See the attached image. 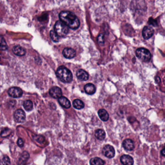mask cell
<instances>
[{
    "label": "cell",
    "mask_w": 165,
    "mask_h": 165,
    "mask_svg": "<svg viewBox=\"0 0 165 165\" xmlns=\"http://www.w3.org/2000/svg\"><path fill=\"white\" fill-rule=\"evenodd\" d=\"M61 22L72 30L78 29L80 25V20L73 13L70 11H62L59 14Z\"/></svg>",
    "instance_id": "cell-1"
},
{
    "label": "cell",
    "mask_w": 165,
    "mask_h": 165,
    "mask_svg": "<svg viewBox=\"0 0 165 165\" xmlns=\"http://www.w3.org/2000/svg\"><path fill=\"white\" fill-rule=\"evenodd\" d=\"M56 75L57 78L63 83H70L73 80L72 72L64 66L58 67Z\"/></svg>",
    "instance_id": "cell-2"
},
{
    "label": "cell",
    "mask_w": 165,
    "mask_h": 165,
    "mask_svg": "<svg viewBox=\"0 0 165 165\" xmlns=\"http://www.w3.org/2000/svg\"><path fill=\"white\" fill-rule=\"evenodd\" d=\"M54 28L59 37H65L69 32V27L61 20H58L56 22Z\"/></svg>",
    "instance_id": "cell-3"
},
{
    "label": "cell",
    "mask_w": 165,
    "mask_h": 165,
    "mask_svg": "<svg viewBox=\"0 0 165 165\" xmlns=\"http://www.w3.org/2000/svg\"><path fill=\"white\" fill-rule=\"evenodd\" d=\"M136 54L137 57L144 62L147 63L151 60V54L150 51L146 49L143 47L139 48L137 49Z\"/></svg>",
    "instance_id": "cell-4"
},
{
    "label": "cell",
    "mask_w": 165,
    "mask_h": 165,
    "mask_svg": "<svg viewBox=\"0 0 165 165\" xmlns=\"http://www.w3.org/2000/svg\"><path fill=\"white\" fill-rule=\"evenodd\" d=\"M14 118L15 121L18 123H23L26 120V114L23 110L18 109L15 112Z\"/></svg>",
    "instance_id": "cell-5"
},
{
    "label": "cell",
    "mask_w": 165,
    "mask_h": 165,
    "mask_svg": "<svg viewBox=\"0 0 165 165\" xmlns=\"http://www.w3.org/2000/svg\"><path fill=\"white\" fill-rule=\"evenodd\" d=\"M102 153L105 157L112 158L114 157L115 151L113 146L110 145H106L103 148Z\"/></svg>",
    "instance_id": "cell-6"
},
{
    "label": "cell",
    "mask_w": 165,
    "mask_h": 165,
    "mask_svg": "<svg viewBox=\"0 0 165 165\" xmlns=\"http://www.w3.org/2000/svg\"><path fill=\"white\" fill-rule=\"evenodd\" d=\"M8 94L13 98H19L23 95V92L19 87H13L8 91Z\"/></svg>",
    "instance_id": "cell-7"
},
{
    "label": "cell",
    "mask_w": 165,
    "mask_h": 165,
    "mask_svg": "<svg viewBox=\"0 0 165 165\" xmlns=\"http://www.w3.org/2000/svg\"><path fill=\"white\" fill-rule=\"evenodd\" d=\"M49 93L53 98H59L62 96V92L59 87L54 86L49 89Z\"/></svg>",
    "instance_id": "cell-8"
},
{
    "label": "cell",
    "mask_w": 165,
    "mask_h": 165,
    "mask_svg": "<svg viewBox=\"0 0 165 165\" xmlns=\"http://www.w3.org/2000/svg\"><path fill=\"white\" fill-rule=\"evenodd\" d=\"M154 32V29L148 26H145L142 30V36L145 39H149L152 37Z\"/></svg>",
    "instance_id": "cell-9"
},
{
    "label": "cell",
    "mask_w": 165,
    "mask_h": 165,
    "mask_svg": "<svg viewBox=\"0 0 165 165\" xmlns=\"http://www.w3.org/2000/svg\"><path fill=\"white\" fill-rule=\"evenodd\" d=\"M63 54L65 58L67 59H72L76 55V52L72 48L66 47L63 51Z\"/></svg>",
    "instance_id": "cell-10"
},
{
    "label": "cell",
    "mask_w": 165,
    "mask_h": 165,
    "mask_svg": "<svg viewBox=\"0 0 165 165\" xmlns=\"http://www.w3.org/2000/svg\"><path fill=\"white\" fill-rule=\"evenodd\" d=\"M120 161L123 165H133L134 164L133 158L127 154L122 155L120 158Z\"/></svg>",
    "instance_id": "cell-11"
},
{
    "label": "cell",
    "mask_w": 165,
    "mask_h": 165,
    "mask_svg": "<svg viewBox=\"0 0 165 165\" xmlns=\"http://www.w3.org/2000/svg\"><path fill=\"white\" fill-rule=\"evenodd\" d=\"M76 76L78 80L81 81H86L89 79V74L83 69H80L76 72Z\"/></svg>",
    "instance_id": "cell-12"
},
{
    "label": "cell",
    "mask_w": 165,
    "mask_h": 165,
    "mask_svg": "<svg viewBox=\"0 0 165 165\" xmlns=\"http://www.w3.org/2000/svg\"><path fill=\"white\" fill-rule=\"evenodd\" d=\"M122 146L126 150L132 151L135 148L134 143L132 139H127L124 140L122 142Z\"/></svg>",
    "instance_id": "cell-13"
},
{
    "label": "cell",
    "mask_w": 165,
    "mask_h": 165,
    "mask_svg": "<svg viewBox=\"0 0 165 165\" xmlns=\"http://www.w3.org/2000/svg\"><path fill=\"white\" fill-rule=\"evenodd\" d=\"M13 52L16 55L18 56H22L26 53L25 49L21 46H16L13 48Z\"/></svg>",
    "instance_id": "cell-14"
},
{
    "label": "cell",
    "mask_w": 165,
    "mask_h": 165,
    "mask_svg": "<svg viewBox=\"0 0 165 165\" xmlns=\"http://www.w3.org/2000/svg\"><path fill=\"white\" fill-rule=\"evenodd\" d=\"M84 91L88 95H92L96 92V88L92 83H87L84 86Z\"/></svg>",
    "instance_id": "cell-15"
},
{
    "label": "cell",
    "mask_w": 165,
    "mask_h": 165,
    "mask_svg": "<svg viewBox=\"0 0 165 165\" xmlns=\"http://www.w3.org/2000/svg\"><path fill=\"white\" fill-rule=\"evenodd\" d=\"M58 102L60 105L66 109H69L71 107L70 102L67 98L64 96H62L61 98L58 100Z\"/></svg>",
    "instance_id": "cell-16"
},
{
    "label": "cell",
    "mask_w": 165,
    "mask_h": 165,
    "mask_svg": "<svg viewBox=\"0 0 165 165\" xmlns=\"http://www.w3.org/2000/svg\"><path fill=\"white\" fill-rule=\"evenodd\" d=\"M98 116L102 121L107 122L109 119V114L105 110L100 109L98 112Z\"/></svg>",
    "instance_id": "cell-17"
},
{
    "label": "cell",
    "mask_w": 165,
    "mask_h": 165,
    "mask_svg": "<svg viewBox=\"0 0 165 165\" xmlns=\"http://www.w3.org/2000/svg\"><path fill=\"white\" fill-rule=\"evenodd\" d=\"M95 136L100 141H103L105 137V132L102 129H97L95 132Z\"/></svg>",
    "instance_id": "cell-18"
},
{
    "label": "cell",
    "mask_w": 165,
    "mask_h": 165,
    "mask_svg": "<svg viewBox=\"0 0 165 165\" xmlns=\"http://www.w3.org/2000/svg\"><path fill=\"white\" fill-rule=\"evenodd\" d=\"M90 164L91 165H104L105 162L100 158L95 157L91 159Z\"/></svg>",
    "instance_id": "cell-19"
},
{
    "label": "cell",
    "mask_w": 165,
    "mask_h": 165,
    "mask_svg": "<svg viewBox=\"0 0 165 165\" xmlns=\"http://www.w3.org/2000/svg\"><path fill=\"white\" fill-rule=\"evenodd\" d=\"M73 105L75 109L81 110L84 107V103L80 99H75L73 102Z\"/></svg>",
    "instance_id": "cell-20"
},
{
    "label": "cell",
    "mask_w": 165,
    "mask_h": 165,
    "mask_svg": "<svg viewBox=\"0 0 165 165\" xmlns=\"http://www.w3.org/2000/svg\"><path fill=\"white\" fill-rule=\"evenodd\" d=\"M23 107L26 111H31L33 109V103L31 100H26L23 103Z\"/></svg>",
    "instance_id": "cell-21"
},
{
    "label": "cell",
    "mask_w": 165,
    "mask_h": 165,
    "mask_svg": "<svg viewBox=\"0 0 165 165\" xmlns=\"http://www.w3.org/2000/svg\"><path fill=\"white\" fill-rule=\"evenodd\" d=\"M50 36L52 40L55 42H58L59 41V37L58 34L55 32V31H51L50 32Z\"/></svg>",
    "instance_id": "cell-22"
},
{
    "label": "cell",
    "mask_w": 165,
    "mask_h": 165,
    "mask_svg": "<svg viewBox=\"0 0 165 165\" xmlns=\"http://www.w3.org/2000/svg\"><path fill=\"white\" fill-rule=\"evenodd\" d=\"M1 49L2 51H5L7 49V44H6V42L5 41V40L4 39V38H3V37H1Z\"/></svg>",
    "instance_id": "cell-23"
},
{
    "label": "cell",
    "mask_w": 165,
    "mask_h": 165,
    "mask_svg": "<svg viewBox=\"0 0 165 165\" xmlns=\"http://www.w3.org/2000/svg\"><path fill=\"white\" fill-rule=\"evenodd\" d=\"M2 163L3 165H10V160L9 157L7 156H5L3 158Z\"/></svg>",
    "instance_id": "cell-24"
},
{
    "label": "cell",
    "mask_w": 165,
    "mask_h": 165,
    "mask_svg": "<svg viewBox=\"0 0 165 165\" xmlns=\"http://www.w3.org/2000/svg\"><path fill=\"white\" fill-rule=\"evenodd\" d=\"M18 146H20V147H23V145H24V142L22 139H20V138L18 139Z\"/></svg>",
    "instance_id": "cell-25"
},
{
    "label": "cell",
    "mask_w": 165,
    "mask_h": 165,
    "mask_svg": "<svg viewBox=\"0 0 165 165\" xmlns=\"http://www.w3.org/2000/svg\"><path fill=\"white\" fill-rule=\"evenodd\" d=\"M98 42L101 43H103L104 42L103 36L102 34H100L99 37H98Z\"/></svg>",
    "instance_id": "cell-26"
},
{
    "label": "cell",
    "mask_w": 165,
    "mask_h": 165,
    "mask_svg": "<svg viewBox=\"0 0 165 165\" xmlns=\"http://www.w3.org/2000/svg\"><path fill=\"white\" fill-rule=\"evenodd\" d=\"M161 154L162 156H165V148H164L161 150Z\"/></svg>",
    "instance_id": "cell-27"
}]
</instances>
